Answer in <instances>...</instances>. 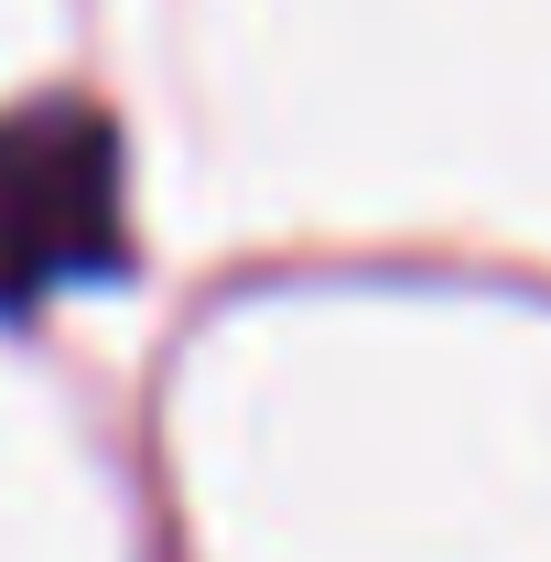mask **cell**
I'll use <instances>...</instances> for the list:
<instances>
[{"label": "cell", "instance_id": "6da1fadb", "mask_svg": "<svg viewBox=\"0 0 551 562\" xmlns=\"http://www.w3.org/2000/svg\"><path fill=\"white\" fill-rule=\"evenodd\" d=\"M131 260L120 131L87 98H33L0 120V314L87 292Z\"/></svg>", "mask_w": 551, "mask_h": 562}]
</instances>
